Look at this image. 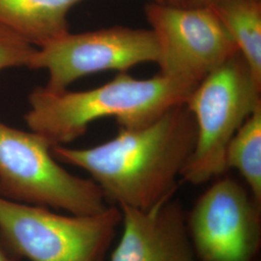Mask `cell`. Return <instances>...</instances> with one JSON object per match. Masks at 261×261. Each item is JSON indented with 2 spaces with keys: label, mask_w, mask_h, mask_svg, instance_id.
<instances>
[{
  "label": "cell",
  "mask_w": 261,
  "mask_h": 261,
  "mask_svg": "<svg viewBox=\"0 0 261 261\" xmlns=\"http://www.w3.org/2000/svg\"><path fill=\"white\" fill-rule=\"evenodd\" d=\"M196 137L194 116L181 103L147 126L119 128L99 145H56L51 153L59 163L86 171L109 204L145 210L173 197Z\"/></svg>",
  "instance_id": "1"
},
{
  "label": "cell",
  "mask_w": 261,
  "mask_h": 261,
  "mask_svg": "<svg viewBox=\"0 0 261 261\" xmlns=\"http://www.w3.org/2000/svg\"><path fill=\"white\" fill-rule=\"evenodd\" d=\"M197 84L162 74L137 79L122 72L85 91H50L39 86L29 95L24 119L30 130L51 146L66 145L83 137L89 125L101 118L113 117L124 129L147 126L186 103Z\"/></svg>",
  "instance_id": "2"
},
{
  "label": "cell",
  "mask_w": 261,
  "mask_h": 261,
  "mask_svg": "<svg viewBox=\"0 0 261 261\" xmlns=\"http://www.w3.org/2000/svg\"><path fill=\"white\" fill-rule=\"evenodd\" d=\"M261 86L238 53L200 81L186 101L196 142L181 178L201 185L226 171L225 154L236 132L261 105Z\"/></svg>",
  "instance_id": "3"
},
{
  "label": "cell",
  "mask_w": 261,
  "mask_h": 261,
  "mask_svg": "<svg viewBox=\"0 0 261 261\" xmlns=\"http://www.w3.org/2000/svg\"><path fill=\"white\" fill-rule=\"evenodd\" d=\"M51 144L32 130L0 121V196L14 202L43 206L75 215H93L110 204L91 178L63 168Z\"/></svg>",
  "instance_id": "4"
},
{
  "label": "cell",
  "mask_w": 261,
  "mask_h": 261,
  "mask_svg": "<svg viewBox=\"0 0 261 261\" xmlns=\"http://www.w3.org/2000/svg\"><path fill=\"white\" fill-rule=\"evenodd\" d=\"M121 219L118 206L93 215L59 214L0 196V232L20 259L106 261Z\"/></svg>",
  "instance_id": "5"
},
{
  "label": "cell",
  "mask_w": 261,
  "mask_h": 261,
  "mask_svg": "<svg viewBox=\"0 0 261 261\" xmlns=\"http://www.w3.org/2000/svg\"><path fill=\"white\" fill-rule=\"evenodd\" d=\"M158 58V43L151 29L113 27L83 33L69 31L36 47L28 68L46 70L45 87L62 91L86 75L127 72L141 63H157Z\"/></svg>",
  "instance_id": "6"
},
{
  "label": "cell",
  "mask_w": 261,
  "mask_h": 261,
  "mask_svg": "<svg viewBox=\"0 0 261 261\" xmlns=\"http://www.w3.org/2000/svg\"><path fill=\"white\" fill-rule=\"evenodd\" d=\"M145 15L158 43L159 74L197 84L239 53L210 7L151 2Z\"/></svg>",
  "instance_id": "7"
},
{
  "label": "cell",
  "mask_w": 261,
  "mask_h": 261,
  "mask_svg": "<svg viewBox=\"0 0 261 261\" xmlns=\"http://www.w3.org/2000/svg\"><path fill=\"white\" fill-rule=\"evenodd\" d=\"M187 226L198 261H253L261 245V204L230 177L196 199Z\"/></svg>",
  "instance_id": "8"
},
{
  "label": "cell",
  "mask_w": 261,
  "mask_h": 261,
  "mask_svg": "<svg viewBox=\"0 0 261 261\" xmlns=\"http://www.w3.org/2000/svg\"><path fill=\"white\" fill-rule=\"evenodd\" d=\"M118 207L121 235L110 261H198L178 200L172 197L145 210Z\"/></svg>",
  "instance_id": "9"
},
{
  "label": "cell",
  "mask_w": 261,
  "mask_h": 261,
  "mask_svg": "<svg viewBox=\"0 0 261 261\" xmlns=\"http://www.w3.org/2000/svg\"><path fill=\"white\" fill-rule=\"evenodd\" d=\"M83 0H0V24L39 47L69 32L67 16Z\"/></svg>",
  "instance_id": "10"
},
{
  "label": "cell",
  "mask_w": 261,
  "mask_h": 261,
  "mask_svg": "<svg viewBox=\"0 0 261 261\" xmlns=\"http://www.w3.org/2000/svg\"><path fill=\"white\" fill-rule=\"evenodd\" d=\"M261 86V0H221L209 6Z\"/></svg>",
  "instance_id": "11"
},
{
  "label": "cell",
  "mask_w": 261,
  "mask_h": 261,
  "mask_svg": "<svg viewBox=\"0 0 261 261\" xmlns=\"http://www.w3.org/2000/svg\"><path fill=\"white\" fill-rule=\"evenodd\" d=\"M226 168L236 169L253 198L261 204V105L243 123L225 154Z\"/></svg>",
  "instance_id": "12"
},
{
  "label": "cell",
  "mask_w": 261,
  "mask_h": 261,
  "mask_svg": "<svg viewBox=\"0 0 261 261\" xmlns=\"http://www.w3.org/2000/svg\"><path fill=\"white\" fill-rule=\"evenodd\" d=\"M36 47L12 29L0 24V73L15 67H28Z\"/></svg>",
  "instance_id": "13"
},
{
  "label": "cell",
  "mask_w": 261,
  "mask_h": 261,
  "mask_svg": "<svg viewBox=\"0 0 261 261\" xmlns=\"http://www.w3.org/2000/svg\"><path fill=\"white\" fill-rule=\"evenodd\" d=\"M0 261H21L19 256L12 251L0 232Z\"/></svg>",
  "instance_id": "14"
},
{
  "label": "cell",
  "mask_w": 261,
  "mask_h": 261,
  "mask_svg": "<svg viewBox=\"0 0 261 261\" xmlns=\"http://www.w3.org/2000/svg\"><path fill=\"white\" fill-rule=\"evenodd\" d=\"M221 0H184V6L188 7H209Z\"/></svg>",
  "instance_id": "15"
},
{
  "label": "cell",
  "mask_w": 261,
  "mask_h": 261,
  "mask_svg": "<svg viewBox=\"0 0 261 261\" xmlns=\"http://www.w3.org/2000/svg\"><path fill=\"white\" fill-rule=\"evenodd\" d=\"M166 3L175 6H184V0H165Z\"/></svg>",
  "instance_id": "16"
},
{
  "label": "cell",
  "mask_w": 261,
  "mask_h": 261,
  "mask_svg": "<svg viewBox=\"0 0 261 261\" xmlns=\"http://www.w3.org/2000/svg\"><path fill=\"white\" fill-rule=\"evenodd\" d=\"M152 2H155V3H166L165 0H151Z\"/></svg>",
  "instance_id": "17"
}]
</instances>
